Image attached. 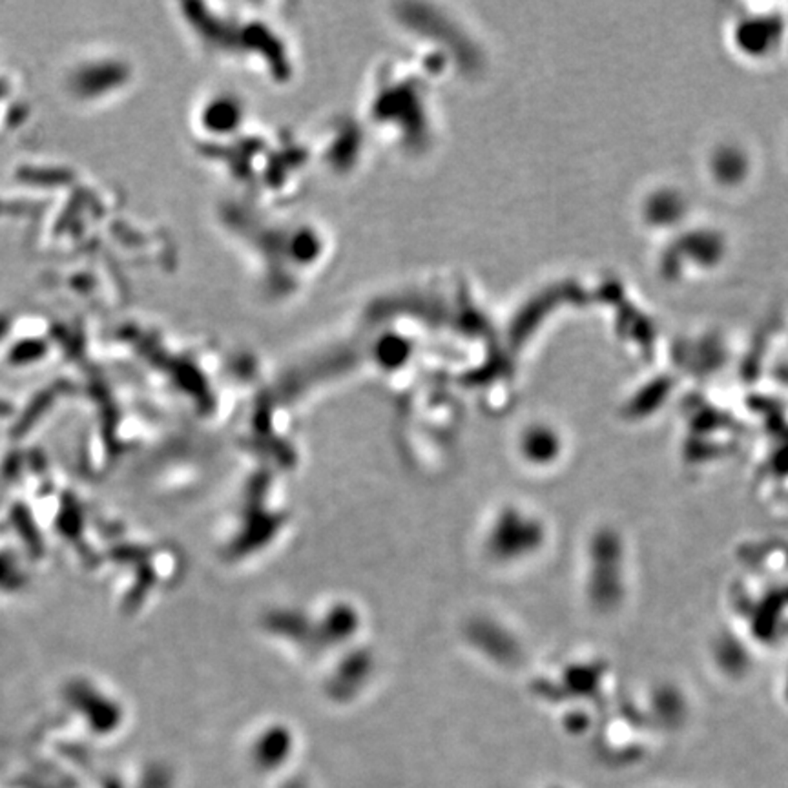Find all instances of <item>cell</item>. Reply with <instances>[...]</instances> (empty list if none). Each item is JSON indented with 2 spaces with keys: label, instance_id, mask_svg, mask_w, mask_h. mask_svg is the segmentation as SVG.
I'll use <instances>...</instances> for the list:
<instances>
[{
  "label": "cell",
  "instance_id": "6da1fadb",
  "mask_svg": "<svg viewBox=\"0 0 788 788\" xmlns=\"http://www.w3.org/2000/svg\"><path fill=\"white\" fill-rule=\"evenodd\" d=\"M26 562L30 564V557H23L15 542L14 546L0 542V596H19L28 587L30 571L25 569Z\"/></svg>",
  "mask_w": 788,
  "mask_h": 788
}]
</instances>
